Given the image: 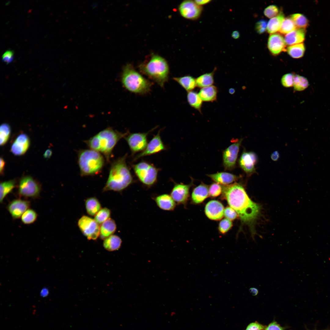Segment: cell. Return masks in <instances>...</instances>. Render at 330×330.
<instances>
[{
    "label": "cell",
    "mask_w": 330,
    "mask_h": 330,
    "mask_svg": "<svg viewBox=\"0 0 330 330\" xmlns=\"http://www.w3.org/2000/svg\"><path fill=\"white\" fill-rule=\"evenodd\" d=\"M224 207L220 202L212 200L209 201L205 207V213L207 216L210 219L219 220L224 215Z\"/></svg>",
    "instance_id": "18"
},
{
    "label": "cell",
    "mask_w": 330,
    "mask_h": 330,
    "mask_svg": "<svg viewBox=\"0 0 330 330\" xmlns=\"http://www.w3.org/2000/svg\"><path fill=\"white\" fill-rule=\"evenodd\" d=\"M309 82L305 77L299 75H295L293 87L295 90L302 91L308 87Z\"/></svg>",
    "instance_id": "34"
},
{
    "label": "cell",
    "mask_w": 330,
    "mask_h": 330,
    "mask_svg": "<svg viewBox=\"0 0 330 330\" xmlns=\"http://www.w3.org/2000/svg\"><path fill=\"white\" fill-rule=\"evenodd\" d=\"M173 79L187 92L193 91L196 86V79L191 75L174 77Z\"/></svg>",
    "instance_id": "26"
},
{
    "label": "cell",
    "mask_w": 330,
    "mask_h": 330,
    "mask_svg": "<svg viewBox=\"0 0 330 330\" xmlns=\"http://www.w3.org/2000/svg\"><path fill=\"white\" fill-rule=\"evenodd\" d=\"M154 200L157 206L163 210L171 211L175 207L176 202L170 195L162 194L156 196Z\"/></svg>",
    "instance_id": "20"
},
{
    "label": "cell",
    "mask_w": 330,
    "mask_h": 330,
    "mask_svg": "<svg viewBox=\"0 0 330 330\" xmlns=\"http://www.w3.org/2000/svg\"><path fill=\"white\" fill-rule=\"evenodd\" d=\"M127 156L126 154L112 163L103 191H121L132 183L133 178L126 162Z\"/></svg>",
    "instance_id": "2"
},
{
    "label": "cell",
    "mask_w": 330,
    "mask_h": 330,
    "mask_svg": "<svg viewBox=\"0 0 330 330\" xmlns=\"http://www.w3.org/2000/svg\"><path fill=\"white\" fill-rule=\"evenodd\" d=\"M224 215L226 218L232 220L237 218L238 214L233 208L231 207H228L224 210Z\"/></svg>",
    "instance_id": "45"
},
{
    "label": "cell",
    "mask_w": 330,
    "mask_h": 330,
    "mask_svg": "<svg viewBox=\"0 0 330 330\" xmlns=\"http://www.w3.org/2000/svg\"><path fill=\"white\" fill-rule=\"evenodd\" d=\"M38 215L36 212L31 209L27 210L21 217L22 222L24 224L29 225L33 223L36 220Z\"/></svg>",
    "instance_id": "36"
},
{
    "label": "cell",
    "mask_w": 330,
    "mask_h": 330,
    "mask_svg": "<svg viewBox=\"0 0 330 330\" xmlns=\"http://www.w3.org/2000/svg\"><path fill=\"white\" fill-rule=\"evenodd\" d=\"M187 98L189 105L202 113L201 108L203 101L200 97L198 94L193 91L188 92Z\"/></svg>",
    "instance_id": "30"
},
{
    "label": "cell",
    "mask_w": 330,
    "mask_h": 330,
    "mask_svg": "<svg viewBox=\"0 0 330 330\" xmlns=\"http://www.w3.org/2000/svg\"><path fill=\"white\" fill-rule=\"evenodd\" d=\"M296 27L292 20L289 17L284 19L279 32L283 34L288 33L295 30Z\"/></svg>",
    "instance_id": "37"
},
{
    "label": "cell",
    "mask_w": 330,
    "mask_h": 330,
    "mask_svg": "<svg viewBox=\"0 0 330 330\" xmlns=\"http://www.w3.org/2000/svg\"><path fill=\"white\" fill-rule=\"evenodd\" d=\"M249 291L253 296H256L258 293V289L252 287L249 288Z\"/></svg>",
    "instance_id": "51"
},
{
    "label": "cell",
    "mask_w": 330,
    "mask_h": 330,
    "mask_svg": "<svg viewBox=\"0 0 330 330\" xmlns=\"http://www.w3.org/2000/svg\"><path fill=\"white\" fill-rule=\"evenodd\" d=\"M2 61L5 62L7 64L10 63L13 58V52L10 50L6 51L2 55Z\"/></svg>",
    "instance_id": "46"
},
{
    "label": "cell",
    "mask_w": 330,
    "mask_h": 330,
    "mask_svg": "<svg viewBox=\"0 0 330 330\" xmlns=\"http://www.w3.org/2000/svg\"><path fill=\"white\" fill-rule=\"evenodd\" d=\"M242 139L232 144L224 151L223 154V164L226 170H231L235 166Z\"/></svg>",
    "instance_id": "13"
},
{
    "label": "cell",
    "mask_w": 330,
    "mask_h": 330,
    "mask_svg": "<svg viewBox=\"0 0 330 330\" xmlns=\"http://www.w3.org/2000/svg\"><path fill=\"white\" fill-rule=\"evenodd\" d=\"M232 223L231 220L225 218L220 222L219 225V230L222 234H225L231 228Z\"/></svg>",
    "instance_id": "42"
},
{
    "label": "cell",
    "mask_w": 330,
    "mask_h": 330,
    "mask_svg": "<svg viewBox=\"0 0 330 330\" xmlns=\"http://www.w3.org/2000/svg\"><path fill=\"white\" fill-rule=\"evenodd\" d=\"M121 79L122 85L126 89L136 94L149 93L152 85L151 81L136 70L130 64L123 67Z\"/></svg>",
    "instance_id": "5"
},
{
    "label": "cell",
    "mask_w": 330,
    "mask_h": 330,
    "mask_svg": "<svg viewBox=\"0 0 330 330\" xmlns=\"http://www.w3.org/2000/svg\"><path fill=\"white\" fill-rule=\"evenodd\" d=\"M222 191V188L218 183H215L212 184L209 189V195L213 197L219 195Z\"/></svg>",
    "instance_id": "43"
},
{
    "label": "cell",
    "mask_w": 330,
    "mask_h": 330,
    "mask_svg": "<svg viewBox=\"0 0 330 330\" xmlns=\"http://www.w3.org/2000/svg\"><path fill=\"white\" fill-rule=\"evenodd\" d=\"M122 242L121 239L119 237L112 235L104 240L103 245L106 250L113 251L120 248Z\"/></svg>",
    "instance_id": "29"
},
{
    "label": "cell",
    "mask_w": 330,
    "mask_h": 330,
    "mask_svg": "<svg viewBox=\"0 0 330 330\" xmlns=\"http://www.w3.org/2000/svg\"><path fill=\"white\" fill-rule=\"evenodd\" d=\"M30 140L28 136L25 134L19 135L13 143L11 148L12 153L16 156L24 154L30 145Z\"/></svg>",
    "instance_id": "19"
},
{
    "label": "cell",
    "mask_w": 330,
    "mask_h": 330,
    "mask_svg": "<svg viewBox=\"0 0 330 330\" xmlns=\"http://www.w3.org/2000/svg\"><path fill=\"white\" fill-rule=\"evenodd\" d=\"M216 68L211 72L204 74L196 79V86L200 88L211 86L214 82V75Z\"/></svg>",
    "instance_id": "28"
},
{
    "label": "cell",
    "mask_w": 330,
    "mask_h": 330,
    "mask_svg": "<svg viewBox=\"0 0 330 330\" xmlns=\"http://www.w3.org/2000/svg\"><path fill=\"white\" fill-rule=\"evenodd\" d=\"M295 74L289 73L285 74L282 77L281 80L282 85L285 87L293 86Z\"/></svg>",
    "instance_id": "41"
},
{
    "label": "cell",
    "mask_w": 330,
    "mask_h": 330,
    "mask_svg": "<svg viewBox=\"0 0 330 330\" xmlns=\"http://www.w3.org/2000/svg\"><path fill=\"white\" fill-rule=\"evenodd\" d=\"M198 5L201 6L202 5L206 4L211 1L210 0H196L194 1Z\"/></svg>",
    "instance_id": "49"
},
{
    "label": "cell",
    "mask_w": 330,
    "mask_h": 330,
    "mask_svg": "<svg viewBox=\"0 0 330 330\" xmlns=\"http://www.w3.org/2000/svg\"><path fill=\"white\" fill-rule=\"evenodd\" d=\"M266 327L257 322L251 323L247 327L245 330H265Z\"/></svg>",
    "instance_id": "47"
},
{
    "label": "cell",
    "mask_w": 330,
    "mask_h": 330,
    "mask_svg": "<svg viewBox=\"0 0 330 330\" xmlns=\"http://www.w3.org/2000/svg\"><path fill=\"white\" fill-rule=\"evenodd\" d=\"M0 172L1 174H3V170L4 169L5 165V162L3 159L2 158H0Z\"/></svg>",
    "instance_id": "52"
},
{
    "label": "cell",
    "mask_w": 330,
    "mask_h": 330,
    "mask_svg": "<svg viewBox=\"0 0 330 330\" xmlns=\"http://www.w3.org/2000/svg\"><path fill=\"white\" fill-rule=\"evenodd\" d=\"M161 130L154 136L148 143L145 149L134 158L135 161L139 159L159 152L166 149V147L161 139L160 136Z\"/></svg>",
    "instance_id": "12"
},
{
    "label": "cell",
    "mask_w": 330,
    "mask_h": 330,
    "mask_svg": "<svg viewBox=\"0 0 330 330\" xmlns=\"http://www.w3.org/2000/svg\"><path fill=\"white\" fill-rule=\"evenodd\" d=\"M305 50V46L302 43L291 45L286 49L288 54L292 58L296 59L302 57Z\"/></svg>",
    "instance_id": "33"
},
{
    "label": "cell",
    "mask_w": 330,
    "mask_h": 330,
    "mask_svg": "<svg viewBox=\"0 0 330 330\" xmlns=\"http://www.w3.org/2000/svg\"><path fill=\"white\" fill-rule=\"evenodd\" d=\"M207 175L217 183L226 185H229L239 178L238 176L226 172H218Z\"/></svg>",
    "instance_id": "21"
},
{
    "label": "cell",
    "mask_w": 330,
    "mask_h": 330,
    "mask_svg": "<svg viewBox=\"0 0 330 330\" xmlns=\"http://www.w3.org/2000/svg\"><path fill=\"white\" fill-rule=\"evenodd\" d=\"M191 184L175 183L171 193L170 196L178 204H184L187 200Z\"/></svg>",
    "instance_id": "17"
},
{
    "label": "cell",
    "mask_w": 330,
    "mask_h": 330,
    "mask_svg": "<svg viewBox=\"0 0 330 330\" xmlns=\"http://www.w3.org/2000/svg\"><path fill=\"white\" fill-rule=\"evenodd\" d=\"M267 21L264 20H261L257 22L255 25V30L259 34H262L266 31L267 26Z\"/></svg>",
    "instance_id": "44"
},
{
    "label": "cell",
    "mask_w": 330,
    "mask_h": 330,
    "mask_svg": "<svg viewBox=\"0 0 330 330\" xmlns=\"http://www.w3.org/2000/svg\"><path fill=\"white\" fill-rule=\"evenodd\" d=\"M240 36V33L239 32L237 31H233L232 34V37L235 39H238L239 38Z\"/></svg>",
    "instance_id": "54"
},
{
    "label": "cell",
    "mask_w": 330,
    "mask_h": 330,
    "mask_svg": "<svg viewBox=\"0 0 330 330\" xmlns=\"http://www.w3.org/2000/svg\"><path fill=\"white\" fill-rule=\"evenodd\" d=\"M209 195L208 186L202 184L194 189L192 194V199L194 203H200L204 201Z\"/></svg>",
    "instance_id": "25"
},
{
    "label": "cell",
    "mask_w": 330,
    "mask_h": 330,
    "mask_svg": "<svg viewBox=\"0 0 330 330\" xmlns=\"http://www.w3.org/2000/svg\"><path fill=\"white\" fill-rule=\"evenodd\" d=\"M286 43L283 36L279 33L271 34L268 41V47L271 53L276 56L281 52L286 51Z\"/></svg>",
    "instance_id": "16"
},
{
    "label": "cell",
    "mask_w": 330,
    "mask_h": 330,
    "mask_svg": "<svg viewBox=\"0 0 330 330\" xmlns=\"http://www.w3.org/2000/svg\"><path fill=\"white\" fill-rule=\"evenodd\" d=\"M128 133H122L109 127L99 132L86 141V143L90 149L102 153L109 162L115 145Z\"/></svg>",
    "instance_id": "3"
},
{
    "label": "cell",
    "mask_w": 330,
    "mask_h": 330,
    "mask_svg": "<svg viewBox=\"0 0 330 330\" xmlns=\"http://www.w3.org/2000/svg\"><path fill=\"white\" fill-rule=\"evenodd\" d=\"M116 228L115 221L109 218L101 224L100 226L99 236L101 239L105 240L112 235Z\"/></svg>",
    "instance_id": "24"
},
{
    "label": "cell",
    "mask_w": 330,
    "mask_h": 330,
    "mask_svg": "<svg viewBox=\"0 0 330 330\" xmlns=\"http://www.w3.org/2000/svg\"><path fill=\"white\" fill-rule=\"evenodd\" d=\"M78 225L81 231L90 240H96L99 236L100 226L93 219L83 216L79 220Z\"/></svg>",
    "instance_id": "9"
},
{
    "label": "cell",
    "mask_w": 330,
    "mask_h": 330,
    "mask_svg": "<svg viewBox=\"0 0 330 330\" xmlns=\"http://www.w3.org/2000/svg\"><path fill=\"white\" fill-rule=\"evenodd\" d=\"M110 210L105 207L101 208L94 216V220L99 224H101L109 218L110 216Z\"/></svg>",
    "instance_id": "38"
},
{
    "label": "cell",
    "mask_w": 330,
    "mask_h": 330,
    "mask_svg": "<svg viewBox=\"0 0 330 330\" xmlns=\"http://www.w3.org/2000/svg\"><path fill=\"white\" fill-rule=\"evenodd\" d=\"M78 164L81 176L93 175L102 169L105 159L101 153L91 149L80 150L78 155Z\"/></svg>",
    "instance_id": "6"
},
{
    "label": "cell",
    "mask_w": 330,
    "mask_h": 330,
    "mask_svg": "<svg viewBox=\"0 0 330 330\" xmlns=\"http://www.w3.org/2000/svg\"><path fill=\"white\" fill-rule=\"evenodd\" d=\"M294 22L297 28L305 29L309 25V21L303 15L300 13H295L291 15L290 17Z\"/></svg>",
    "instance_id": "35"
},
{
    "label": "cell",
    "mask_w": 330,
    "mask_h": 330,
    "mask_svg": "<svg viewBox=\"0 0 330 330\" xmlns=\"http://www.w3.org/2000/svg\"><path fill=\"white\" fill-rule=\"evenodd\" d=\"M305 29H296L285 35L284 39L286 44L291 46L301 43L305 40Z\"/></svg>",
    "instance_id": "22"
},
{
    "label": "cell",
    "mask_w": 330,
    "mask_h": 330,
    "mask_svg": "<svg viewBox=\"0 0 330 330\" xmlns=\"http://www.w3.org/2000/svg\"><path fill=\"white\" fill-rule=\"evenodd\" d=\"M257 160V155L254 152L244 150L240 158L239 164L247 175L250 176L253 174L256 173L255 165Z\"/></svg>",
    "instance_id": "14"
},
{
    "label": "cell",
    "mask_w": 330,
    "mask_h": 330,
    "mask_svg": "<svg viewBox=\"0 0 330 330\" xmlns=\"http://www.w3.org/2000/svg\"><path fill=\"white\" fill-rule=\"evenodd\" d=\"M224 197L230 207L236 212L241 221L248 225L252 231L254 224L259 215L260 206L249 197L243 186L237 183L223 186Z\"/></svg>",
    "instance_id": "1"
},
{
    "label": "cell",
    "mask_w": 330,
    "mask_h": 330,
    "mask_svg": "<svg viewBox=\"0 0 330 330\" xmlns=\"http://www.w3.org/2000/svg\"><path fill=\"white\" fill-rule=\"evenodd\" d=\"M229 93L232 94H234L235 92V89L233 88L230 89L229 90Z\"/></svg>",
    "instance_id": "56"
},
{
    "label": "cell",
    "mask_w": 330,
    "mask_h": 330,
    "mask_svg": "<svg viewBox=\"0 0 330 330\" xmlns=\"http://www.w3.org/2000/svg\"><path fill=\"white\" fill-rule=\"evenodd\" d=\"M11 132L9 126L6 123H3L1 125L0 128V144L1 145H5L8 141Z\"/></svg>",
    "instance_id": "39"
},
{
    "label": "cell",
    "mask_w": 330,
    "mask_h": 330,
    "mask_svg": "<svg viewBox=\"0 0 330 330\" xmlns=\"http://www.w3.org/2000/svg\"><path fill=\"white\" fill-rule=\"evenodd\" d=\"M330 330V329H325V330Z\"/></svg>",
    "instance_id": "57"
},
{
    "label": "cell",
    "mask_w": 330,
    "mask_h": 330,
    "mask_svg": "<svg viewBox=\"0 0 330 330\" xmlns=\"http://www.w3.org/2000/svg\"><path fill=\"white\" fill-rule=\"evenodd\" d=\"M202 6L197 5L191 0L183 1L178 6V10L181 15L184 18L196 20L200 16L202 11Z\"/></svg>",
    "instance_id": "11"
},
{
    "label": "cell",
    "mask_w": 330,
    "mask_h": 330,
    "mask_svg": "<svg viewBox=\"0 0 330 330\" xmlns=\"http://www.w3.org/2000/svg\"><path fill=\"white\" fill-rule=\"evenodd\" d=\"M30 206L29 201L18 199L10 202L7 208L12 218L15 220L21 218L23 214L29 209Z\"/></svg>",
    "instance_id": "15"
},
{
    "label": "cell",
    "mask_w": 330,
    "mask_h": 330,
    "mask_svg": "<svg viewBox=\"0 0 330 330\" xmlns=\"http://www.w3.org/2000/svg\"><path fill=\"white\" fill-rule=\"evenodd\" d=\"M16 186L14 180H10L1 183L0 185V202H3L6 196L11 193Z\"/></svg>",
    "instance_id": "32"
},
{
    "label": "cell",
    "mask_w": 330,
    "mask_h": 330,
    "mask_svg": "<svg viewBox=\"0 0 330 330\" xmlns=\"http://www.w3.org/2000/svg\"><path fill=\"white\" fill-rule=\"evenodd\" d=\"M141 73L163 87L168 81L169 73L168 64L162 57L156 54L152 55L138 66Z\"/></svg>",
    "instance_id": "4"
},
{
    "label": "cell",
    "mask_w": 330,
    "mask_h": 330,
    "mask_svg": "<svg viewBox=\"0 0 330 330\" xmlns=\"http://www.w3.org/2000/svg\"><path fill=\"white\" fill-rule=\"evenodd\" d=\"M52 154V150L50 149H48L45 152L43 156L45 158L48 159L51 156Z\"/></svg>",
    "instance_id": "53"
},
{
    "label": "cell",
    "mask_w": 330,
    "mask_h": 330,
    "mask_svg": "<svg viewBox=\"0 0 330 330\" xmlns=\"http://www.w3.org/2000/svg\"><path fill=\"white\" fill-rule=\"evenodd\" d=\"M48 293V291H47L46 290L44 289L41 291V295L43 297H46Z\"/></svg>",
    "instance_id": "55"
},
{
    "label": "cell",
    "mask_w": 330,
    "mask_h": 330,
    "mask_svg": "<svg viewBox=\"0 0 330 330\" xmlns=\"http://www.w3.org/2000/svg\"><path fill=\"white\" fill-rule=\"evenodd\" d=\"M156 128L145 133L128 134L125 137L132 155L139 152H142L145 149L148 143V135L150 132Z\"/></svg>",
    "instance_id": "10"
},
{
    "label": "cell",
    "mask_w": 330,
    "mask_h": 330,
    "mask_svg": "<svg viewBox=\"0 0 330 330\" xmlns=\"http://www.w3.org/2000/svg\"><path fill=\"white\" fill-rule=\"evenodd\" d=\"M218 92L216 86L212 85L201 88L198 94L203 101L212 102L217 100Z\"/></svg>",
    "instance_id": "23"
},
{
    "label": "cell",
    "mask_w": 330,
    "mask_h": 330,
    "mask_svg": "<svg viewBox=\"0 0 330 330\" xmlns=\"http://www.w3.org/2000/svg\"><path fill=\"white\" fill-rule=\"evenodd\" d=\"M280 12L279 8L277 6L271 5L265 9L264 13L265 15L268 18H272L278 15Z\"/></svg>",
    "instance_id": "40"
},
{
    "label": "cell",
    "mask_w": 330,
    "mask_h": 330,
    "mask_svg": "<svg viewBox=\"0 0 330 330\" xmlns=\"http://www.w3.org/2000/svg\"><path fill=\"white\" fill-rule=\"evenodd\" d=\"M132 168L140 181L148 187L156 182L159 169L153 164L142 161L132 165Z\"/></svg>",
    "instance_id": "7"
},
{
    "label": "cell",
    "mask_w": 330,
    "mask_h": 330,
    "mask_svg": "<svg viewBox=\"0 0 330 330\" xmlns=\"http://www.w3.org/2000/svg\"><path fill=\"white\" fill-rule=\"evenodd\" d=\"M279 157V154L277 151L274 152L271 155V159L274 161H277Z\"/></svg>",
    "instance_id": "50"
},
{
    "label": "cell",
    "mask_w": 330,
    "mask_h": 330,
    "mask_svg": "<svg viewBox=\"0 0 330 330\" xmlns=\"http://www.w3.org/2000/svg\"><path fill=\"white\" fill-rule=\"evenodd\" d=\"M41 191L39 184L30 176L23 177L20 181L18 190L19 196L36 198L39 196Z\"/></svg>",
    "instance_id": "8"
},
{
    "label": "cell",
    "mask_w": 330,
    "mask_h": 330,
    "mask_svg": "<svg viewBox=\"0 0 330 330\" xmlns=\"http://www.w3.org/2000/svg\"><path fill=\"white\" fill-rule=\"evenodd\" d=\"M284 328L277 322L273 321L266 327L265 330H283Z\"/></svg>",
    "instance_id": "48"
},
{
    "label": "cell",
    "mask_w": 330,
    "mask_h": 330,
    "mask_svg": "<svg viewBox=\"0 0 330 330\" xmlns=\"http://www.w3.org/2000/svg\"><path fill=\"white\" fill-rule=\"evenodd\" d=\"M85 203L87 212L91 216H95L101 209L100 203L95 197L88 198L86 200Z\"/></svg>",
    "instance_id": "31"
},
{
    "label": "cell",
    "mask_w": 330,
    "mask_h": 330,
    "mask_svg": "<svg viewBox=\"0 0 330 330\" xmlns=\"http://www.w3.org/2000/svg\"><path fill=\"white\" fill-rule=\"evenodd\" d=\"M284 19L283 13L280 10L278 15L270 19L268 23L267 27L268 32L272 34L279 31Z\"/></svg>",
    "instance_id": "27"
}]
</instances>
